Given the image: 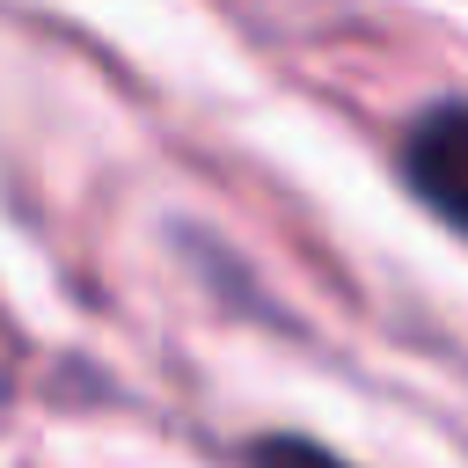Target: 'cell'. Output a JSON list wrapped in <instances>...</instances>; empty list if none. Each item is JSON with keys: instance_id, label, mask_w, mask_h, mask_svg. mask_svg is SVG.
Here are the masks:
<instances>
[{"instance_id": "2", "label": "cell", "mask_w": 468, "mask_h": 468, "mask_svg": "<svg viewBox=\"0 0 468 468\" xmlns=\"http://www.w3.org/2000/svg\"><path fill=\"white\" fill-rule=\"evenodd\" d=\"M249 468H344V461H336L329 446H314V439H292V431H278V439H256Z\"/></svg>"}, {"instance_id": "1", "label": "cell", "mask_w": 468, "mask_h": 468, "mask_svg": "<svg viewBox=\"0 0 468 468\" xmlns=\"http://www.w3.org/2000/svg\"><path fill=\"white\" fill-rule=\"evenodd\" d=\"M402 176H410V190H417L446 227L468 234V102H439V110H424V117L410 124V139H402Z\"/></svg>"}]
</instances>
